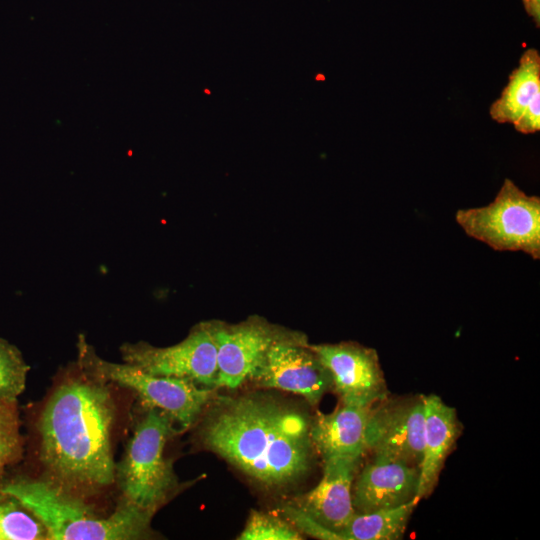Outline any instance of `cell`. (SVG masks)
Segmentation results:
<instances>
[{
    "label": "cell",
    "mask_w": 540,
    "mask_h": 540,
    "mask_svg": "<svg viewBox=\"0 0 540 540\" xmlns=\"http://www.w3.org/2000/svg\"><path fill=\"white\" fill-rule=\"evenodd\" d=\"M311 421L298 407L269 397H226L202 422L200 439L263 487L280 490L312 468Z\"/></svg>",
    "instance_id": "obj_1"
},
{
    "label": "cell",
    "mask_w": 540,
    "mask_h": 540,
    "mask_svg": "<svg viewBox=\"0 0 540 540\" xmlns=\"http://www.w3.org/2000/svg\"><path fill=\"white\" fill-rule=\"evenodd\" d=\"M115 415V402L105 383L83 372L61 383L38 423L40 457L49 481L75 496L112 485Z\"/></svg>",
    "instance_id": "obj_2"
},
{
    "label": "cell",
    "mask_w": 540,
    "mask_h": 540,
    "mask_svg": "<svg viewBox=\"0 0 540 540\" xmlns=\"http://www.w3.org/2000/svg\"><path fill=\"white\" fill-rule=\"evenodd\" d=\"M0 492L31 512L52 540L141 539L148 536L153 516L125 502L111 515L98 516L78 496L49 480H18Z\"/></svg>",
    "instance_id": "obj_3"
},
{
    "label": "cell",
    "mask_w": 540,
    "mask_h": 540,
    "mask_svg": "<svg viewBox=\"0 0 540 540\" xmlns=\"http://www.w3.org/2000/svg\"><path fill=\"white\" fill-rule=\"evenodd\" d=\"M77 366L81 372L102 383H113L134 392L147 408H155L183 429L189 428L213 398L212 389L181 378L147 373L128 363H114L99 357L80 335Z\"/></svg>",
    "instance_id": "obj_4"
},
{
    "label": "cell",
    "mask_w": 540,
    "mask_h": 540,
    "mask_svg": "<svg viewBox=\"0 0 540 540\" xmlns=\"http://www.w3.org/2000/svg\"><path fill=\"white\" fill-rule=\"evenodd\" d=\"M173 423L162 411L148 408L116 467L123 502L151 514L177 486L172 464L164 457L166 442L174 432Z\"/></svg>",
    "instance_id": "obj_5"
},
{
    "label": "cell",
    "mask_w": 540,
    "mask_h": 540,
    "mask_svg": "<svg viewBox=\"0 0 540 540\" xmlns=\"http://www.w3.org/2000/svg\"><path fill=\"white\" fill-rule=\"evenodd\" d=\"M455 218L468 236L494 250L540 257V198L508 178L490 204L458 210Z\"/></svg>",
    "instance_id": "obj_6"
},
{
    "label": "cell",
    "mask_w": 540,
    "mask_h": 540,
    "mask_svg": "<svg viewBox=\"0 0 540 540\" xmlns=\"http://www.w3.org/2000/svg\"><path fill=\"white\" fill-rule=\"evenodd\" d=\"M119 350L123 362L147 373L187 379L206 388L216 387L217 350L212 327L199 326L169 347L137 342L123 343Z\"/></svg>",
    "instance_id": "obj_7"
},
{
    "label": "cell",
    "mask_w": 540,
    "mask_h": 540,
    "mask_svg": "<svg viewBox=\"0 0 540 540\" xmlns=\"http://www.w3.org/2000/svg\"><path fill=\"white\" fill-rule=\"evenodd\" d=\"M425 411L423 395L383 399L371 407L367 452L412 466H420Z\"/></svg>",
    "instance_id": "obj_8"
},
{
    "label": "cell",
    "mask_w": 540,
    "mask_h": 540,
    "mask_svg": "<svg viewBox=\"0 0 540 540\" xmlns=\"http://www.w3.org/2000/svg\"><path fill=\"white\" fill-rule=\"evenodd\" d=\"M308 346L329 371L342 404L371 407L387 397L375 350L353 343Z\"/></svg>",
    "instance_id": "obj_9"
},
{
    "label": "cell",
    "mask_w": 540,
    "mask_h": 540,
    "mask_svg": "<svg viewBox=\"0 0 540 540\" xmlns=\"http://www.w3.org/2000/svg\"><path fill=\"white\" fill-rule=\"evenodd\" d=\"M259 386L302 396L316 405L333 386L327 368L307 345L278 338L252 378Z\"/></svg>",
    "instance_id": "obj_10"
},
{
    "label": "cell",
    "mask_w": 540,
    "mask_h": 540,
    "mask_svg": "<svg viewBox=\"0 0 540 540\" xmlns=\"http://www.w3.org/2000/svg\"><path fill=\"white\" fill-rule=\"evenodd\" d=\"M361 460L362 456L323 460L320 482L295 498L292 507L319 526L318 538L336 540L337 534L356 513L352 487Z\"/></svg>",
    "instance_id": "obj_11"
},
{
    "label": "cell",
    "mask_w": 540,
    "mask_h": 540,
    "mask_svg": "<svg viewBox=\"0 0 540 540\" xmlns=\"http://www.w3.org/2000/svg\"><path fill=\"white\" fill-rule=\"evenodd\" d=\"M418 478L419 467L373 455L353 482L355 512L369 513L409 502L416 497Z\"/></svg>",
    "instance_id": "obj_12"
},
{
    "label": "cell",
    "mask_w": 540,
    "mask_h": 540,
    "mask_svg": "<svg viewBox=\"0 0 540 540\" xmlns=\"http://www.w3.org/2000/svg\"><path fill=\"white\" fill-rule=\"evenodd\" d=\"M217 350L216 387L234 389L254 377L279 338L260 324L212 328Z\"/></svg>",
    "instance_id": "obj_13"
},
{
    "label": "cell",
    "mask_w": 540,
    "mask_h": 540,
    "mask_svg": "<svg viewBox=\"0 0 540 540\" xmlns=\"http://www.w3.org/2000/svg\"><path fill=\"white\" fill-rule=\"evenodd\" d=\"M425 423L423 453L416 497H428L436 487L445 460L460 434L456 410L435 394L423 395Z\"/></svg>",
    "instance_id": "obj_14"
},
{
    "label": "cell",
    "mask_w": 540,
    "mask_h": 540,
    "mask_svg": "<svg viewBox=\"0 0 540 540\" xmlns=\"http://www.w3.org/2000/svg\"><path fill=\"white\" fill-rule=\"evenodd\" d=\"M371 407L342 404L332 413H318L312 419L311 440L323 460L363 457L367 452L366 434Z\"/></svg>",
    "instance_id": "obj_15"
},
{
    "label": "cell",
    "mask_w": 540,
    "mask_h": 540,
    "mask_svg": "<svg viewBox=\"0 0 540 540\" xmlns=\"http://www.w3.org/2000/svg\"><path fill=\"white\" fill-rule=\"evenodd\" d=\"M540 94V54L529 48L521 55L508 83L489 108L490 117L499 124H513Z\"/></svg>",
    "instance_id": "obj_16"
},
{
    "label": "cell",
    "mask_w": 540,
    "mask_h": 540,
    "mask_svg": "<svg viewBox=\"0 0 540 540\" xmlns=\"http://www.w3.org/2000/svg\"><path fill=\"white\" fill-rule=\"evenodd\" d=\"M420 500L415 497L397 507L369 513H355L336 540H398L406 530L412 512Z\"/></svg>",
    "instance_id": "obj_17"
},
{
    "label": "cell",
    "mask_w": 540,
    "mask_h": 540,
    "mask_svg": "<svg viewBox=\"0 0 540 540\" xmlns=\"http://www.w3.org/2000/svg\"><path fill=\"white\" fill-rule=\"evenodd\" d=\"M0 498V540L46 539V531L38 519L25 512L17 501Z\"/></svg>",
    "instance_id": "obj_18"
},
{
    "label": "cell",
    "mask_w": 540,
    "mask_h": 540,
    "mask_svg": "<svg viewBox=\"0 0 540 540\" xmlns=\"http://www.w3.org/2000/svg\"><path fill=\"white\" fill-rule=\"evenodd\" d=\"M28 371L21 352L0 338V399L15 402L25 389Z\"/></svg>",
    "instance_id": "obj_19"
},
{
    "label": "cell",
    "mask_w": 540,
    "mask_h": 540,
    "mask_svg": "<svg viewBox=\"0 0 540 540\" xmlns=\"http://www.w3.org/2000/svg\"><path fill=\"white\" fill-rule=\"evenodd\" d=\"M303 537L292 524L260 511H252L239 540H300Z\"/></svg>",
    "instance_id": "obj_20"
},
{
    "label": "cell",
    "mask_w": 540,
    "mask_h": 540,
    "mask_svg": "<svg viewBox=\"0 0 540 540\" xmlns=\"http://www.w3.org/2000/svg\"><path fill=\"white\" fill-rule=\"evenodd\" d=\"M14 403L0 399V476L5 467L19 456L21 447L19 422Z\"/></svg>",
    "instance_id": "obj_21"
},
{
    "label": "cell",
    "mask_w": 540,
    "mask_h": 540,
    "mask_svg": "<svg viewBox=\"0 0 540 540\" xmlns=\"http://www.w3.org/2000/svg\"><path fill=\"white\" fill-rule=\"evenodd\" d=\"M512 125L517 132L522 134H533L540 130V94L532 99Z\"/></svg>",
    "instance_id": "obj_22"
},
{
    "label": "cell",
    "mask_w": 540,
    "mask_h": 540,
    "mask_svg": "<svg viewBox=\"0 0 540 540\" xmlns=\"http://www.w3.org/2000/svg\"><path fill=\"white\" fill-rule=\"evenodd\" d=\"M526 12L533 18L537 27L540 23V0H523Z\"/></svg>",
    "instance_id": "obj_23"
}]
</instances>
